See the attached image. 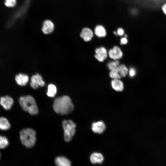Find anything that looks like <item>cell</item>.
I'll list each match as a JSON object with an SVG mask.
<instances>
[{"mask_svg":"<svg viewBox=\"0 0 166 166\" xmlns=\"http://www.w3.org/2000/svg\"><path fill=\"white\" fill-rule=\"evenodd\" d=\"M54 111L59 115H66L71 113L74 108L70 98L67 96L57 97L53 104Z\"/></svg>","mask_w":166,"mask_h":166,"instance_id":"6da1fadb","label":"cell"},{"mask_svg":"<svg viewBox=\"0 0 166 166\" xmlns=\"http://www.w3.org/2000/svg\"><path fill=\"white\" fill-rule=\"evenodd\" d=\"M9 141L7 138L4 136H0V149H4L9 145Z\"/></svg>","mask_w":166,"mask_h":166,"instance_id":"ffe728a7","label":"cell"},{"mask_svg":"<svg viewBox=\"0 0 166 166\" xmlns=\"http://www.w3.org/2000/svg\"><path fill=\"white\" fill-rule=\"evenodd\" d=\"M0 157H1V154H0Z\"/></svg>","mask_w":166,"mask_h":166,"instance_id":"83f0119b","label":"cell"},{"mask_svg":"<svg viewBox=\"0 0 166 166\" xmlns=\"http://www.w3.org/2000/svg\"><path fill=\"white\" fill-rule=\"evenodd\" d=\"M109 57L114 60H117L121 58L123 56L122 52L120 49L117 46H114L112 49L109 51Z\"/></svg>","mask_w":166,"mask_h":166,"instance_id":"9c48e42d","label":"cell"},{"mask_svg":"<svg viewBox=\"0 0 166 166\" xmlns=\"http://www.w3.org/2000/svg\"><path fill=\"white\" fill-rule=\"evenodd\" d=\"M56 166H71V163L67 158L63 156L57 157L55 160Z\"/></svg>","mask_w":166,"mask_h":166,"instance_id":"5bb4252c","label":"cell"},{"mask_svg":"<svg viewBox=\"0 0 166 166\" xmlns=\"http://www.w3.org/2000/svg\"><path fill=\"white\" fill-rule=\"evenodd\" d=\"M45 84V83L42 77L40 74L37 73L32 76L30 85L32 88L36 89L39 86H44Z\"/></svg>","mask_w":166,"mask_h":166,"instance_id":"5b68a950","label":"cell"},{"mask_svg":"<svg viewBox=\"0 0 166 166\" xmlns=\"http://www.w3.org/2000/svg\"><path fill=\"white\" fill-rule=\"evenodd\" d=\"M111 85L113 89L117 91L121 92L124 88L123 83L119 79H113L111 81Z\"/></svg>","mask_w":166,"mask_h":166,"instance_id":"9a60e30c","label":"cell"},{"mask_svg":"<svg viewBox=\"0 0 166 166\" xmlns=\"http://www.w3.org/2000/svg\"><path fill=\"white\" fill-rule=\"evenodd\" d=\"M119 61L117 60L109 62L108 64L109 69L111 70H112L116 69L120 65Z\"/></svg>","mask_w":166,"mask_h":166,"instance_id":"44dd1931","label":"cell"},{"mask_svg":"<svg viewBox=\"0 0 166 166\" xmlns=\"http://www.w3.org/2000/svg\"><path fill=\"white\" fill-rule=\"evenodd\" d=\"M13 103V99L10 96H6L0 98V104L5 110L10 109Z\"/></svg>","mask_w":166,"mask_h":166,"instance_id":"ba28073f","label":"cell"},{"mask_svg":"<svg viewBox=\"0 0 166 166\" xmlns=\"http://www.w3.org/2000/svg\"><path fill=\"white\" fill-rule=\"evenodd\" d=\"M57 92V89L55 85L51 84L48 85L47 94L48 97H54Z\"/></svg>","mask_w":166,"mask_h":166,"instance_id":"d6986e66","label":"cell"},{"mask_svg":"<svg viewBox=\"0 0 166 166\" xmlns=\"http://www.w3.org/2000/svg\"><path fill=\"white\" fill-rule=\"evenodd\" d=\"M95 58L99 61L103 62L107 57V53L106 49L103 47L97 48L95 50Z\"/></svg>","mask_w":166,"mask_h":166,"instance_id":"30bf717a","label":"cell"},{"mask_svg":"<svg viewBox=\"0 0 166 166\" xmlns=\"http://www.w3.org/2000/svg\"><path fill=\"white\" fill-rule=\"evenodd\" d=\"M10 127V124L8 120L4 117H0V129L6 130Z\"/></svg>","mask_w":166,"mask_h":166,"instance_id":"2e32d148","label":"cell"},{"mask_svg":"<svg viewBox=\"0 0 166 166\" xmlns=\"http://www.w3.org/2000/svg\"><path fill=\"white\" fill-rule=\"evenodd\" d=\"M36 133L30 128L23 129L20 133V137L22 144L28 148L33 147L36 140Z\"/></svg>","mask_w":166,"mask_h":166,"instance_id":"3957f363","label":"cell"},{"mask_svg":"<svg viewBox=\"0 0 166 166\" xmlns=\"http://www.w3.org/2000/svg\"><path fill=\"white\" fill-rule=\"evenodd\" d=\"M121 77H125L128 74V71L126 66L123 64L120 65L116 69Z\"/></svg>","mask_w":166,"mask_h":166,"instance_id":"e0dca14e","label":"cell"},{"mask_svg":"<svg viewBox=\"0 0 166 166\" xmlns=\"http://www.w3.org/2000/svg\"><path fill=\"white\" fill-rule=\"evenodd\" d=\"M128 42V40L126 37H124L121 38V44H126Z\"/></svg>","mask_w":166,"mask_h":166,"instance_id":"484cf974","label":"cell"},{"mask_svg":"<svg viewBox=\"0 0 166 166\" xmlns=\"http://www.w3.org/2000/svg\"><path fill=\"white\" fill-rule=\"evenodd\" d=\"M161 10L163 14L166 17V2L162 4L161 6Z\"/></svg>","mask_w":166,"mask_h":166,"instance_id":"d4e9b609","label":"cell"},{"mask_svg":"<svg viewBox=\"0 0 166 166\" xmlns=\"http://www.w3.org/2000/svg\"><path fill=\"white\" fill-rule=\"evenodd\" d=\"M15 80L17 84L18 85L24 86L27 84L29 80V77L26 74L20 73L15 76Z\"/></svg>","mask_w":166,"mask_h":166,"instance_id":"8fae6325","label":"cell"},{"mask_svg":"<svg viewBox=\"0 0 166 166\" xmlns=\"http://www.w3.org/2000/svg\"><path fill=\"white\" fill-rule=\"evenodd\" d=\"M109 76L111 78L113 79H120L121 78L120 75L116 69L111 70L109 73Z\"/></svg>","mask_w":166,"mask_h":166,"instance_id":"603a6c76","label":"cell"},{"mask_svg":"<svg viewBox=\"0 0 166 166\" xmlns=\"http://www.w3.org/2000/svg\"><path fill=\"white\" fill-rule=\"evenodd\" d=\"M117 34L120 36H122L124 34V30L121 28H119L117 31Z\"/></svg>","mask_w":166,"mask_h":166,"instance_id":"4316f807","label":"cell"},{"mask_svg":"<svg viewBox=\"0 0 166 166\" xmlns=\"http://www.w3.org/2000/svg\"><path fill=\"white\" fill-rule=\"evenodd\" d=\"M106 128L105 123L102 121L95 122L92 124V130L95 133L101 134L103 133Z\"/></svg>","mask_w":166,"mask_h":166,"instance_id":"52a82bcc","label":"cell"},{"mask_svg":"<svg viewBox=\"0 0 166 166\" xmlns=\"http://www.w3.org/2000/svg\"><path fill=\"white\" fill-rule=\"evenodd\" d=\"M95 33L99 37H103L106 34V31L105 28L101 25L97 26L95 29Z\"/></svg>","mask_w":166,"mask_h":166,"instance_id":"ac0fdd59","label":"cell"},{"mask_svg":"<svg viewBox=\"0 0 166 166\" xmlns=\"http://www.w3.org/2000/svg\"><path fill=\"white\" fill-rule=\"evenodd\" d=\"M19 104L23 110L32 115L38 113V110L36 101L32 96L27 95L21 97Z\"/></svg>","mask_w":166,"mask_h":166,"instance_id":"7a4b0ae2","label":"cell"},{"mask_svg":"<svg viewBox=\"0 0 166 166\" xmlns=\"http://www.w3.org/2000/svg\"><path fill=\"white\" fill-rule=\"evenodd\" d=\"M55 28L54 23L51 20L47 19L45 20L42 23V30L45 34H49L52 33Z\"/></svg>","mask_w":166,"mask_h":166,"instance_id":"8992f818","label":"cell"},{"mask_svg":"<svg viewBox=\"0 0 166 166\" xmlns=\"http://www.w3.org/2000/svg\"><path fill=\"white\" fill-rule=\"evenodd\" d=\"M80 36L84 41L88 42L92 38L93 34L90 29L87 28H85L82 29L80 34Z\"/></svg>","mask_w":166,"mask_h":166,"instance_id":"4fadbf2b","label":"cell"},{"mask_svg":"<svg viewBox=\"0 0 166 166\" xmlns=\"http://www.w3.org/2000/svg\"><path fill=\"white\" fill-rule=\"evenodd\" d=\"M62 126L64 130V138L65 140L68 142L72 139L76 132V124L71 120L64 121Z\"/></svg>","mask_w":166,"mask_h":166,"instance_id":"277c9868","label":"cell"},{"mask_svg":"<svg viewBox=\"0 0 166 166\" xmlns=\"http://www.w3.org/2000/svg\"><path fill=\"white\" fill-rule=\"evenodd\" d=\"M5 5L7 7L13 8L16 6L17 4V0H4Z\"/></svg>","mask_w":166,"mask_h":166,"instance_id":"7402d4cb","label":"cell"},{"mask_svg":"<svg viewBox=\"0 0 166 166\" xmlns=\"http://www.w3.org/2000/svg\"><path fill=\"white\" fill-rule=\"evenodd\" d=\"M128 72L129 76L131 77H134L136 74V70L132 67H131L129 69Z\"/></svg>","mask_w":166,"mask_h":166,"instance_id":"cb8c5ba5","label":"cell"},{"mask_svg":"<svg viewBox=\"0 0 166 166\" xmlns=\"http://www.w3.org/2000/svg\"><path fill=\"white\" fill-rule=\"evenodd\" d=\"M90 159L91 162L93 164H101L104 161V158L101 153L97 152H94L90 155Z\"/></svg>","mask_w":166,"mask_h":166,"instance_id":"7c38bea8","label":"cell"}]
</instances>
